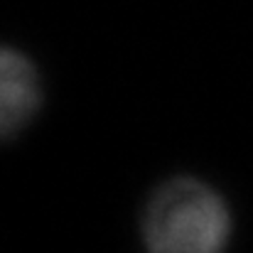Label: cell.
<instances>
[{
  "label": "cell",
  "mask_w": 253,
  "mask_h": 253,
  "mask_svg": "<svg viewBox=\"0 0 253 253\" xmlns=\"http://www.w3.org/2000/svg\"><path fill=\"white\" fill-rule=\"evenodd\" d=\"M40 82L25 54L5 49L0 57V128L10 138L37 111Z\"/></svg>",
  "instance_id": "2"
},
{
  "label": "cell",
  "mask_w": 253,
  "mask_h": 253,
  "mask_svg": "<svg viewBox=\"0 0 253 253\" xmlns=\"http://www.w3.org/2000/svg\"><path fill=\"white\" fill-rule=\"evenodd\" d=\"M229 234L231 219L221 197L189 177L160 187L145 207L148 253H221Z\"/></svg>",
  "instance_id": "1"
}]
</instances>
